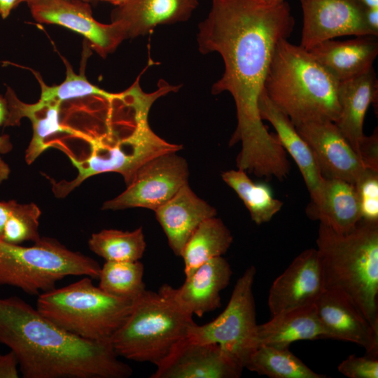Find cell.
Returning <instances> with one entry per match:
<instances>
[{
  "label": "cell",
  "instance_id": "74e56055",
  "mask_svg": "<svg viewBox=\"0 0 378 378\" xmlns=\"http://www.w3.org/2000/svg\"><path fill=\"white\" fill-rule=\"evenodd\" d=\"M365 18L371 34L378 36V8H365Z\"/></svg>",
  "mask_w": 378,
  "mask_h": 378
},
{
  "label": "cell",
  "instance_id": "8d00e7d4",
  "mask_svg": "<svg viewBox=\"0 0 378 378\" xmlns=\"http://www.w3.org/2000/svg\"><path fill=\"white\" fill-rule=\"evenodd\" d=\"M7 115L6 102L4 97L0 95V126H3ZM13 148L10 136L7 134L0 135V154H6Z\"/></svg>",
  "mask_w": 378,
  "mask_h": 378
},
{
  "label": "cell",
  "instance_id": "4fadbf2b",
  "mask_svg": "<svg viewBox=\"0 0 378 378\" xmlns=\"http://www.w3.org/2000/svg\"><path fill=\"white\" fill-rule=\"evenodd\" d=\"M151 378H238L243 365L218 344L179 341Z\"/></svg>",
  "mask_w": 378,
  "mask_h": 378
},
{
  "label": "cell",
  "instance_id": "8992f818",
  "mask_svg": "<svg viewBox=\"0 0 378 378\" xmlns=\"http://www.w3.org/2000/svg\"><path fill=\"white\" fill-rule=\"evenodd\" d=\"M135 300L111 295L85 276L38 295L36 309L58 327L92 341H109L130 314Z\"/></svg>",
  "mask_w": 378,
  "mask_h": 378
},
{
  "label": "cell",
  "instance_id": "bcb514c9",
  "mask_svg": "<svg viewBox=\"0 0 378 378\" xmlns=\"http://www.w3.org/2000/svg\"><path fill=\"white\" fill-rule=\"evenodd\" d=\"M83 1H85V2H89V1H90L91 0H83Z\"/></svg>",
  "mask_w": 378,
  "mask_h": 378
},
{
  "label": "cell",
  "instance_id": "f546056e",
  "mask_svg": "<svg viewBox=\"0 0 378 378\" xmlns=\"http://www.w3.org/2000/svg\"><path fill=\"white\" fill-rule=\"evenodd\" d=\"M144 265L137 261H106L99 274V288L118 298L136 300L146 289Z\"/></svg>",
  "mask_w": 378,
  "mask_h": 378
},
{
  "label": "cell",
  "instance_id": "4316f807",
  "mask_svg": "<svg viewBox=\"0 0 378 378\" xmlns=\"http://www.w3.org/2000/svg\"><path fill=\"white\" fill-rule=\"evenodd\" d=\"M222 179L242 200L257 225L269 222L283 206V202L274 197L269 185L253 181L243 170L226 171L222 174Z\"/></svg>",
  "mask_w": 378,
  "mask_h": 378
},
{
  "label": "cell",
  "instance_id": "f1b7e54d",
  "mask_svg": "<svg viewBox=\"0 0 378 378\" xmlns=\"http://www.w3.org/2000/svg\"><path fill=\"white\" fill-rule=\"evenodd\" d=\"M90 249L106 261H137L146 250L142 228L133 231L105 229L92 234Z\"/></svg>",
  "mask_w": 378,
  "mask_h": 378
},
{
  "label": "cell",
  "instance_id": "cb8c5ba5",
  "mask_svg": "<svg viewBox=\"0 0 378 378\" xmlns=\"http://www.w3.org/2000/svg\"><path fill=\"white\" fill-rule=\"evenodd\" d=\"M307 216L338 233H347L361 220L359 201L354 184L337 178H324L316 203L309 204Z\"/></svg>",
  "mask_w": 378,
  "mask_h": 378
},
{
  "label": "cell",
  "instance_id": "7bdbcfd3",
  "mask_svg": "<svg viewBox=\"0 0 378 378\" xmlns=\"http://www.w3.org/2000/svg\"><path fill=\"white\" fill-rule=\"evenodd\" d=\"M102 1L109 2L116 6H118L125 3L127 0H102Z\"/></svg>",
  "mask_w": 378,
  "mask_h": 378
},
{
  "label": "cell",
  "instance_id": "d4e9b609",
  "mask_svg": "<svg viewBox=\"0 0 378 378\" xmlns=\"http://www.w3.org/2000/svg\"><path fill=\"white\" fill-rule=\"evenodd\" d=\"M257 337L258 346L289 348L297 341L326 339V334L314 303L273 315L269 321L258 325Z\"/></svg>",
  "mask_w": 378,
  "mask_h": 378
},
{
  "label": "cell",
  "instance_id": "4dcf8cb0",
  "mask_svg": "<svg viewBox=\"0 0 378 378\" xmlns=\"http://www.w3.org/2000/svg\"><path fill=\"white\" fill-rule=\"evenodd\" d=\"M88 52L85 53V57H83L82 71L79 74L74 72L71 64L62 57V60L66 66V78L59 85L48 86L43 80L41 75L31 71L41 86V102L50 101H64L86 97H102L107 99L115 97L118 93H111L92 84L88 81L85 75V66L88 57Z\"/></svg>",
  "mask_w": 378,
  "mask_h": 378
},
{
  "label": "cell",
  "instance_id": "9a60e30c",
  "mask_svg": "<svg viewBox=\"0 0 378 378\" xmlns=\"http://www.w3.org/2000/svg\"><path fill=\"white\" fill-rule=\"evenodd\" d=\"M324 290L317 251L308 248L296 256L272 283L267 304L272 316L314 304Z\"/></svg>",
  "mask_w": 378,
  "mask_h": 378
},
{
  "label": "cell",
  "instance_id": "603a6c76",
  "mask_svg": "<svg viewBox=\"0 0 378 378\" xmlns=\"http://www.w3.org/2000/svg\"><path fill=\"white\" fill-rule=\"evenodd\" d=\"M378 80L373 68L357 76L340 82V115L335 122L358 154L365 136L363 123L369 106L377 104Z\"/></svg>",
  "mask_w": 378,
  "mask_h": 378
},
{
  "label": "cell",
  "instance_id": "d6a6232c",
  "mask_svg": "<svg viewBox=\"0 0 378 378\" xmlns=\"http://www.w3.org/2000/svg\"><path fill=\"white\" fill-rule=\"evenodd\" d=\"M354 186L359 201L361 219L378 221V171L365 169Z\"/></svg>",
  "mask_w": 378,
  "mask_h": 378
},
{
  "label": "cell",
  "instance_id": "ffe728a7",
  "mask_svg": "<svg viewBox=\"0 0 378 378\" xmlns=\"http://www.w3.org/2000/svg\"><path fill=\"white\" fill-rule=\"evenodd\" d=\"M154 211L169 247L180 257L186 243L199 225L217 214L216 209L200 198L188 183Z\"/></svg>",
  "mask_w": 378,
  "mask_h": 378
},
{
  "label": "cell",
  "instance_id": "f6af8a7d",
  "mask_svg": "<svg viewBox=\"0 0 378 378\" xmlns=\"http://www.w3.org/2000/svg\"><path fill=\"white\" fill-rule=\"evenodd\" d=\"M29 1H31V0H20V4L22 3V2H27V3Z\"/></svg>",
  "mask_w": 378,
  "mask_h": 378
},
{
  "label": "cell",
  "instance_id": "d6986e66",
  "mask_svg": "<svg viewBox=\"0 0 378 378\" xmlns=\"http://www.w3.org/2000/svg\"><path fill=\"white\" fill-rule=\"evenodd\" d=\"M198 0H127L113 11L111 19L121 26L125 38L151 32L158 25L190 18Z\"/></svg>",
  "mask_w": 378,
  "mask_h": 378
},
{
  "label": "cell",
  "instance_id": "3957f363",
  "mask_svg": "<svg viewBox=\"0 0 378 378\" xmlns=\"http://www.w3.org/2000/svg\"><path fill=\"white\" fill-rule=\"evenodd\" d=\"M0 344L15 353L24 378H127L132 374L111 340L74 335L18 296L0 298Z\"/></svg>",
  "mask_w": 378,
  "mask_h": 378
},
{
  "label": "cell",
  "instance_id": "9c48e42d",
  "mask_svg": "<svg viewBox=\"0 0 378 378\" xmlns=\"http://www.w3.org/2000/svg\"><path fill=\"white\" fill-rule=\"evenodd\" d=\"M256 269L251 265L237 279L221 314L204 325L194 323L187 338L193 342L217 344L244 368L258 346L253 286Z\"/></svg>",
  "mask_w": 378,
  "mask_h": 378
},
{
  "label": "cell",
  "instance_id": "2e32d148",
  "mask_svg": "<svg viewBox=\"0 0 378 378\" xmlns=\"http://www.w3.org/2000/svg\"><path fill=\"white\" fill-rule=\"evenodd\" d=\"M232 274L229 262L219 256L200 265L180 287L164 284L158 292L186 313L202 317L220 307V293L228 286Z\"/></svg>",
  "mask_w": 378,
  "mask_h": 378
},
{
  "label": "cell",
  "instance_id": "30bf717a",
  "mask_svg": "<svg viewBox=\"0 0 378 378\" xmlns=\"http://www.w3.org/2000/svg\"><path fill=\"white\" fill-rule=\"evenodd\" d=\"M188 164L176 152L159 155L144 164L127 188L106 201L102 209L141 207L155 211L188 183Z\"/></svg>",
  "mask_w": 378,
  "mask_h": 378
},
{
  "label": "cell",
  "instance_id": "6da1fadb",
  "mask_svg": "<svg viewBox=\"0 0 378 378\" xmlns=\"http://www.w3.org/2000/svg\"><path fill=\"white\" fill-rule=\"evenodd\" d=\"M294 25L286 1L262 0H211L208 15L199 24L200 51L216 52L224 63L211 92H228L235 103L237 125L230 144H241L237 168L260 178L281 181L290 172L287 153L263 124L258 101L276 47L288 39Z\"/></svg>",
  "mask_w": 378,
  "mask_h": 378
},
{
  "label": "cell",
  "instance_id": "d590c367",
  "mask_svg": "<svg viewBox=\"0 0 378 378\" xmlns=\"http://www.w3.org/2000/svg\"><path fill=\"white\" fill-rule=\"evenodd\" d=\"M18 360L13 351L10 350L5 354H0V378H18Z\"/></svg>",
  "mask_w": 378,
  "mask_h": 378
},
{
  "label": "cell",
  "instance_id": "7402d4cb",
  "mask_svg": "<svg viewBox=\"0 0 378 378\" xmlns=\"http://www.w3.org/2000/svg\"><path fill=\"white\" fill-rule=\"evenodd\" d=\"M338 81L350 79L371 68L378 54V39L374 35L356 36L339 41H323L308 50Z\"/></svg>",
  "mask_w": 378,
  "mask_h": 378
},
{
  "label": "cell",
  "instance_id": "1f68e13d",
  "mask_svg": "<svg viewBox=\"0 0 378 378\" xmlns=\"http://www.w3.org/2000/svg\"><path fill=\"white\" fill-rule=\"evenodd\" d=\"M41 214L36 204H19L16 201L5 223L0 239L12 244L38 241L41 237L38 232Z\"/></svg>",
  "mask_w": 378,
  "mask_h": 378
},
{
  "label": "cell",
  "instance_id": "5bb4252c",
  "mask_svg": "<svg viewBox=\"0 0 378 378\" xmlns=\"http://www.w3.org/2000/svg\"><path fill=\"white\" fill-rule=\"evenodd\" d=\"M295 128L312 149L324 178L354 184L365 170L358 154L334 122H309Z\"/></svg>",
  "mask_w": 378,
  "mask_h": 378
},
{
  "label": "cell",
  "instance_id": "8fae6325",
  "mask_svg": "<svg viewBox=\"0 0 378 378\" xmlns=\"http://www.w3.org/2000/svg\"><path fill=\"white\" fill-rule=\"evenodd\" d=\"M27 4L36 21L60 25L81 34L102 57L126 39L118 22L97 21L88 2L83 0H31Z\"/></svg>",
  "mask_w": 378,
  "mask_h": 378
},
{
  "label": "cell",
  "instance_id": "83f0119b",
  "mask_svg": "<svg viewBox=\"0 0 378 378\" xmlns=\"http://www.w3.org/2000/svg\"><path fill=\"white\" fill-rule=\"evenodd\" d=\"M270 378H326L295 356L289 348L259 345L251 354L244 368Z\"/></svg>",
  "mask_w": 378,
  "mask_h": 378
},
{
  "label": "cell",
  "instance_id": "b9f144b4",
  "mask_svg": "<svg viewBox=\"0 0 378 378\" xmlns=\"http://www.w3.org/2000/svg\"><path fill=\"white\" fill-rule=\"evenodd\" d=\"M364 8H378V0H356Z\"/></svg>",
  "mask_w": 378,
  "mask_h": 378
},
{
  "label": "cell",
  "instance_id": "44dd1931",
  "mask_svg": "<svg viewBox=\"0 0 378 378\" xmlns=\"http://www.w3.org/2000/svg\"><path fill=\"white\" fill-rule=\"evenodd\" d=\"M258 108L262 120L271 123L281 145L298 167L311 197L309 204L316 203L324 178L309 146L290 118L269 99L264 90L259 98Z\"/></svg>",
  "mask_w": 378,
  "mask_h": 378
},
{
  "label": "cell",
  "instance_id": "7c38bea8",
  "mask_svg": "<svg viewBox=\"0 0 378 378\" xmlns=\"http://www.w3.org/2000/svg\"><path fill=\"white\" fill-rule=\"evenodd\" d=\"M302 10L300 46L316 45L342 36L372 35L365 9L356 0H300Z\"/></svg>",
  "mask_w": 378,
  "mask_h": 378
},
{
  "label": "cell",
  "instance_id": "f35d334b",
  "mask_svg": "<svg viewBox=\"0 0 378 378\" xmlns=\"http://www.w3.org/2000/svg\"><path fill=\"white\" fill-rule=\"evenodd\" d=\"M16 200L0 201V238L4 226Z\"/></svg>",
  "mask_w": 378,
  "mask_h": 378
},
{
  "label": "cell",
  "instance_id": "5b68a950",
  "mask_svg": "<svg viewBox=\"0 0 378 378\" xmlns=\"http://www.w3.org/2000/svg\"><path fill=\"white\" fill-rule=\"evenodd\" d=\"M339 84L308 50L282 39L276 47L264 92L295 126L320 120L335 122L340 111Z\"/></svg>",
  "mask_w": 378,
  "mask_h": 378
},
{
  "label": "cell",
  "instance_id": "ac0fdd59",
  "mask_svg": "<svg viewBox=\"0 0 378 378\" xmlns=\"http://www.w3.org/2000/svg\"><path fill=\"white\" fill-rule=\"evenodd\" d=\"M7 115L4 127L20 125L22 118H28L32 125V139L25 151V161L32 164L44 151L52 146L53 138L59 134H66V128L60 120L62 102L38 100L27 104L18 99L9 86L4 96Z\"/></svg>",
  "mask_w": 378,
  "mask_h": 378
},
{
  "label": "cell",
  "instance_id": "52a82bcc",
  "mask_svg": "<svg viewBox=\"0 0 378 378\" xmlns=\"http://www.w3.org/2000/svg\"><path fill=\"white\" fill-rule=\"evenodd\" d=\"M195 323L186 313L159 292L146 290L134 302L122 325L111 338L118 356L160 364Z\"/></svg>",
  "mask_w": 378,
  "mask_h": 378
},
{
  "label": "cell",
  "instance_id": "e0dca14e",
  "mask_svg": "<svg viewBox=\"0 0 378 378\" xmlns=\"http://www.w3.org/2000/svg\"><path fill=\"white\" fill-rule=\"evenodd\" d=\"M314 304L326 339L355 343L369 356L377 358L378 331L349 298L338 291L324 290Z\"/></svg>",
  "mask_w": 378,
  "mask_h": 378
},
{
  "label": "cell",
  "instance_id": "ee69618b",
  "mask_svg": "<svg viewBox=\"0 0 378 378\" xmlns=\"http://www.w3.org/2000/svg\"><path fill=\"white\" fill-rule=\"evenodd\" d=\"M262 1L268 4H279V3L285 1L286 0H262Z\"/></svg>",
  "mask_w": 378,
  "mask_h": 378
},
{
  "label": "cell",
  "instance_id": "60d3db41",
  "mask_svg": "<svg viewBox=\"0 0 378 378\" xmlns=\"http://www.w3.org/2000/svg\"><path fill=\"white\" fill-rule=\"evenodd\" d=\"M0 154V185L6 181L10 176V169L9 165L2 159Z\"/></svg>",
  "mask_w": 378,
  "mask_h": 378
},
{
  "label": "cell",
  "instance_id": "484cf974",
  "mask_svg": "<svg viewBox=\"0 0 378 378\" xmlns=\"http://www.w3.org/2000/svg\"><path fill=\"white\" fill-rule=\"evenodd\" d=\"M232 241V235L221 219L214 216L202 222L188 239L181 255L186 278L208 260L223 256Z\"/></svg>",
  "mask_w": 378,
  "mask_h": 378
},
{
  "label": "cell",
  "instance_id": "277c9868",
  "mask_svg": "<svg viewBox=\"0 0 378 378\" xmlns=\"http://www.w3.org/2000/svg\"><path fill=\"white\" fill-rule=\"evenodd\" d=\"M316 246L324 290L346 295L378 331V221L347 233L319 223Z\"/></svg>",
  "mask_w": 378,
  "mask_h": 378
},
{
  "label": "cell",
  "instance_id": "7a4b0ae2",
  "mask_svg": "<svg viewBox=\"0 0 378 378\" xmlns=\"http://www.w3.org/2000/svg\"><path fill=\"white\" fill-rule=\"evenodd\" d=\"M176 86L161 82L153 92H144L139 78L127 90L112 99L101 98V117L88 133L66 125L69 134L88 144L85 156L69 157L78 171L71 181H52L57 197H64L84 181L94 175L120 174L127 185L136 171L146 162L159 155L177 152L183 146L158 136L148 124V113L155 100L176 91Z\"/></svg>",
  "mask_w": 378,
  "mask_h": 378
},
{
  "label": "cell",
  "instance_id": "ab89813d",
  "mask_svg": "<svg viewBox=\"0 0 378 378\" xmlns=\"http://www.w3.org/2000/svg\"><path fill=\"white\" fill-rule=\"evenodd\" d=\"M20 4V0H0V16L2 19L8 18L11 10Z\"/></svg>",
  "mask_w": 378,
  "mask_h": 378
},
{
  "label": "cell",
  "instance_id": "ba28073f",
  "mask_svg": "<svg viewBox=\"0 0 378 378\" xmlns=\"http://www.w3.org/2000/svg\"><path fill=\"white\" fill-rule=\"evenodd\" d=\"M101 267L92 258L68 249L59 241L43 237L32 246L0 239V286H9L34 295L55 288L68 276L98 279Z\"/></svg>",
  "mask_w": 378,
  "mask_h": 378
},
{
  "label": "cell",
  "instance_id": "836d02e7",
  "mask_svg": "<svg viewBox=\"0 0 378 378\" xmlns=\"http://www.w3.org/2000/svg\"><path fill=\"white\" fill-rule=\"evenodd\" d=\"M338 371L349 378H377V358L349 356L337 367Z\"/></svg>",
  "mask_w": 378,
  "mask_h": 378
},
{
  "label": "cell",
  "instance_id": "e575fe53",
  "mask_svg": "<svg viewBox=\"0 0 378 378\" xmlns=\"http://www.w3.org/2000/svg\"><path fill=\"white\" fill-rule=\"evenodd\" d=\"M358 155L365 169L378 171V132L377 128L370 136L363 137Z\"/></svg>",
  "mask_w": 378,
  "mask_h": 378
}]
</instances>
